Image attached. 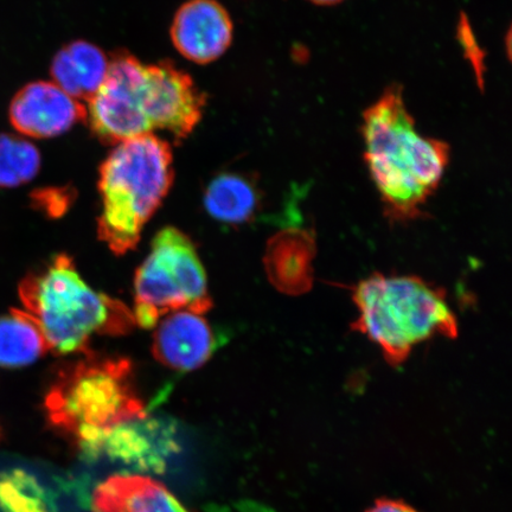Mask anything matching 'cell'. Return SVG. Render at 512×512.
Returning a JSON list of instances; mask_svg holds the SVG:
<instances>
[{"instance_id":"obj_18","label":"cell","mask_w":512,"mask_h":512,"mask_svg":"<svg viewBox=\"0 0 512 512\" xmlns=\"http://www.w3.org/2000/svg\"><path fill=\"white\" fill-rule=\"evenodd\" d=\"M75 198L76 190L69 185L40 189L31 195L35 208L53 219L66 214L72 208Z\"/></svg>"},{"instance_id":"obj_12","label":"cell","mask_w":512,"mask_h":512,"mask_svg":"<svg viewBox=\"0 0 512 512\" xmlns=\"http://www.w3.org/2000/svg\"><path fill=\"white\" fill-rule=\"evenodd\" d=\"M315 235L311 230L288 227L268 241L265 268L268 279L280 292L298 296L313 284Z\"/></svg>"},{"instance_id":"obj_8","label":"cell","mask_w":512,"mask_h":512,"mask_svg":"<svg viewBox=\"0 0 512 512\" xmlns=\"http://www.w3.org/2000/svg\"><path fill=\"white\" fill-rule=\"evenodd\" d=\"M143 100L152 131H168L176 142L190 136L206 107V95L169 60L145 66Z\"/></svg>"},{"instance_id":"obj_16","label":"cell","mask_w":512,"mask_h":512,"mask_svg":"<svg viewBox=\"0 0 512 512\" xmlns=\"http://www.w3.org/2000/svg\"><path fill=\"white\" fill-rule=\"evenodd\" d=\"M47 351L46 338L28 312L14 310L0 317V367H27Z\"/></svg>"},{"instance_id":"obj_19","label":"cell","mask_w":512,"mask_h":512,"mask_svg":"<svg viewBox=\"0 0 512 512\" xmlns=\"http://www.w3.org/2000/svg\"><path fill=\"white\" fill-rule=\"evenodd\" d=\"M460 41L463 43V47L466 50L467 55L470 56L472 63L475 64L478 78H482L483 74V61L479 60L477 53H480L479 47L476 44L475 38H473L470 25L467 24L466 19H462V25L459 27Z\"/></svg>"},{"instance_id":"obj_1","label":"cell","mask_w":512,"mask_h":512,"mask_svg":"<svg viewBox=\"0 0 512 512\" xmlns=\"http://www.w3.org/2000/svg\"><path fill=\"white\" fill-rule=\"evenodd\" d=\"M362 119L364 160L384 214L392 222L419 219L443 181L450 145L420 136L400 85L387 87Z\"/></svg>"},{"instance_id":"obj_17","label":"cell","mask_w":512,"mask_h":512,"mask_svg":"<svg viewBox=\"0 0 512 512\" xmlns=\"http://www.w3.org/2000/svg\"><path fill=\"white\" fill-rule=\"evenodd\" d=\"M41 153L16 134L0 133V189L21 187L41 169Z\"/></svg>"},{"instance_id":"obj_13","label":"cell","mask_w":512,"mask_h":512,"mask_svg":"<svg viewBox=\"0 0 512 512\" xmlns=\"http://www.w3.org/2000/svg\"><path fill=\"white\" fill-rule=\"evenodd\" d=\"M92 512H188L157 480L145 476L118 475L95 489Z\"/></svg>"},{"instance_id":"obj_21","label":"cell","mask_w":512,"mask_h":512,"mask_svg":"<svg viewBox=\"0 0 512 512\" xmlns=\"http://www.w3.org/2000/svg\"><path fill=\"white\" fill-rule=\"evenodd\" d=\"M309 2L318 6H334L343 3L344 0H309Z\"/></svg>"},{"instance_id":"obj_15","label":"cell","mask_w":512,"mask_h":512,"mask_svg":"<svg viewBox=\"0 0 512 512\" xmlns=\"http://www.w3.org/2000/svg\"><path fill=\"white\" fill-rule=\"evenodd\" d=\"M261 198L255 179L228 171L211 179L204 192L203 204L211 219L228 226H241L256 219Z\"/></svg>"},{"instance_id":"obj_7","label":"cell","mask_w":512,"mask_h":512,"mask_svg":"<svg viewBox=\"0 0 512 512\" xmlns=\"http://www.w3.org/2000/svg\"><path fill=\"white\" fill-rule=\"evenodd\" d=\"M145 64L126 50L113 54L105 81L89 100L87 121L101 143L118 145L152 133L144 111Z\"/></svg>"},{"instance_id":"obj_6","label":"cell","mask_w":512,"mask_h":512,"mask_svg":"<svg viewBox=\"0 0 512 512\" xmlns=\"http://www.w3.org/2000/svg\"><path fill=\"white\" fill-rule=\"evenodd\" d=\"M211 307L207 274L194 242L174 227L160 230L134 279L136 324L152 329L170 313L202 315Z\"/></svg>"},{"instance_id":"obj_10","label":"cell","mask_w":512,"mask_h":512,"mask_svg":"<svg viewBox=\"0 0 512 512\" xmlns=\"http://www.w3.org/2000/svg\"><path fill=\"white\" fill-rule=\"evenodd\" d=\"M234 25L217 0H188L171 25V41L178 53L197 64L219 60L233 42Z\"/></svg>"},{"instance_id":"obj_22","label":"cell","mask_w":512,"mask_h":512,"mask_svg":"<svg viewBox=\"0 0 512 512\" xmlns=\"http://www.w3.org/2000/svg\"><path fill=\"white\" fill-rule=\"evenodd\" d=\"M0 438H2V431H0Z\"/></svg>"},{"instance_id":"obj_5","label":"cell","mask_w":512,"mask_h":512,"mask_svg":"<svg viewBox=\"0 0 512 512\" xmlns=\"http://www.w3.org/2000/svg\"><path fill=\"white\" fill-rule=\"evenodd\" d=\"M99 175V238L114 254L124 255L137 247L174 183L171 146L152 133L128 139L115 145Z\"/></svg>"},{"instance_id":"obj_14","label":"cell","mask_w":512,"mask_h":512,"mask_svg":"<svg viewBox=\"0 0 512 512\" xmlns=\"http://www.w3.org/2000/svg\"><path fill=\"white\" fill-rule=\"evenodd\" d=\"M108 63L104 51L86 41H74L57 51L50 75L57 87L75 100H91L105 81Z\"/></svg>"},{"instance_id":"obj_11","label":"cell","mask_w":512,"mask_h":512,"mask_svg":"<svg viewBox=\"0 0 512 512\" xmlns=\"http://www.w3.org/2000/svg\"><path fill=\"white\" fill-rule=\"evenodd\" d=\"M152 354L162 366L179 373L201 368L219 349L221 339L201 315L170 313L155 326Z\"/></svg>"},{"instance_id":"obj_2","label":"cell","mask_w":512,"mask_h":512,"mask_svg":"<svg viewBox=\"0 0 512 512\" xmlns=\"http://www.w3.org/2000/svg\"><path fill=\"white\" fill-rule=\"evenodd\" d=\"M70 362L50 384L44 411L49 425L94 453L115 428L146 418L133 364L91 350Z\"/></svg>"},{"instance_id":"obj_20","label":"cell","mask_w":512,"mask_h":512,"mask_svg":"<svg viewBox=\"0 0 512 512\" xmlns=\"http://www.w3.org/2000/svg\"><path fill=\"white\" fill-rule=\"evenodd\" d=\"M367 512H419L406 503L394 499H380Z\"/></svg>"},{"instance_id":"obj_9","label":"cell","mask_w":512,"mask_h":512,"mask_svg":"<svg viewBox=\"0 0 512 512\" xmlns=\"http://www.w3.org/2000/svg\"><path fill=\"white\" fill-rule=\"evenodd\" d=\"M11 125L25 137L61 136L87 121V108L64 93L54 82L36 81L24 86L11 101Z\"/></svg>"},{"instance_id":"obj_3","label":"cell","mask_w":512,"mask_h":512,"mask_svg":"<svg viewBox=\"0 0 512 512\" xmlns=\"http://www.w3.org/2000/svg\"><path fill=\"white\" fill-rule=\"evenodd\" d=\"M19 297L59 355L85 352L95 335L123 336L136 325L133 312L117 299L93 290L70 256H55L19 286Z\"/></svg>"},{"instance_id":"obj_4","label":"cell","mask_w":512,"mask_h":512,"mask_svg":"<svg viewBox=\"0 0 512 512\" xmlns=\"http://www.w3.org/2000/svg\"><path fill=\"white\" fill-rule=\"evenodd\" d=\"M352 300L358 317L351 329L375 343L392 367L405 363L416 345L458 336L445 292L413 275H370L352 288Z\"/></svg>"}]
</instances>
